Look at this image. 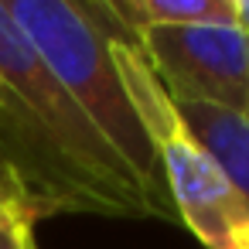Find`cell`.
<instances>
[{
	"label": "cell",
	"mask_w": 249,
	"mask_h": 249,
	"mask_svg": "<svg viewBox=\"0 0 249 249\" xmlns=\"http://www.w3.org/2000/svg\"><path fill=\"white\" fill-rule=\"evenodd\" d=\"M174 106L249 113V38L239 24L154 28L133 38Z\"/></svg>",
	"instance_id": "cell-4"
},
{
	"label": "cell",
	"mask_w": 249,
	"mask_h": 249,
	"mask_svg": "<svg viewBox=\"0 0 249 249\" xmlns=\"http://www.w3.org/2000/svg\"><path fill=\"white\" fill-rule=\"evenodd\" d=\"M106 21L123 28L133 41L154 28H191V24H239L235 0H103L96 4Z\"/></svg>",
	"instance_id": "cell-5"
},
{
	"label": "cell",
	"mask_w": 249,
	"mask_h": 249,
	"mask_svg": "<svg viewBox=\"0 0 249 249\" xmlns=\"http://www.w3.org/2000/svg\"><path fill=\"white\" fill-rule=\"evenodd\" d=\"M0 160L38 215L154 218L143 191L0 0Z\"/></svg>",
	"instance_id": "cell-1"
},
{
	"label": "cell",
	"mask_w": 249,
	"mask_h": 249,
	"mask_svg": "<svg viewBox=\"0 0 249 249\" xmlns=\"http://www.w3.org/2000/svg\"><path fill=\"white\" fill-rule=\"evenodd\" d=\"M113 62L120 79L147 126L154 154L160 160L171 201L178 208V222L205 246V249H249V208L232 191L212 154L188 130L178 106L157 82L143 52L113 35Z\"/></svg>",
	"instance_id": "cell-3"
},
{
	"label": "cell",
	"mask_w": 249,
	"mask_h": 249,
	"mask_svg": "<svg viewBox=\"0 0 249 249\" xmlns=\"http://www.w3.org/2000/svg\"><path fill=\"white\" fill-rule=\"evenodd\" d=\"M0 99H4V89H0Z\"/></svg>",
	"instance_id": "cell-10"
},
{
	"label": "cell",
	"mask_w": 249,
	"mask_h": 249,
	"mask_svg": "<svg viewBox=\"0 0 249 249\" xmlns=\"http://www.w3.org/2000/svg\"><path fill=\"white\" fill-rule=\"evenodd\" d=\"M7 215H31L35 222L41 218L31 195H28V188L21 184V178L0 160V218H7Z\"/></svg>",
	"instance_id": "cell-7"
},
{
	"label": "cell",
	"mask_w": 249,
	"mask_h": 249,
	"mask_svg": "<svg viewBox=\"0 0 249 249\" xmlns=\"http://www.w3.org/2000/svg\"><path fill=\"white\" fill-rule=\"evenodd\" d=\"M0 249H35V218L31 215L0 218Z\"/></svg>",
	"instance_id": "cell-8"
},
{
	"label": "cell",
	"mask_w": 249,
	"mask_h": 249,
	"mask_svg": "<svg viewBox=\"0 0 249 249\" xmlns=\"http://www.w3.org/2000/svg\"><path fill=\"white\" fill-rule=\"evenodd\" d=\"M239 4V28L246 31V38H249V0H235Z\"/></svg>",
	"instance_id": "cell-9"
},
{
	"label": "cell",
	"mask_w": 249,
	"mask_h": 249,
	"mask_svg": "<svg viewBox=\"0 0 249 249\" xmlns=\"http://www.w3.org/2000/svg\"><path fill=\"white\" fill-rule=\"evenodd\" d=\"M178 113L249 208V113L222 106H178Z\"/></svg>",
	"instance_id": "cell-6"
},
{
	"label": "cell",
	"mask_w": 249,
	"mask_h": 249,
	"mask_svg": "<svg viewBox=\"0 0 249 249\" xmlns=\"http://www.w3.org/2000/svg\"><path fill=\"white\" fill-rule=\"evenodd\" d=\"M14 24L41 52L48 69L99 130V137L123 160L137 188L143 191L157 222H178L160 160L147 137V126L120 79L113 62V35L96 4L72 0H4Z\"/></svg>",
	"instance_id": "cell-2"
}]
</instances>
